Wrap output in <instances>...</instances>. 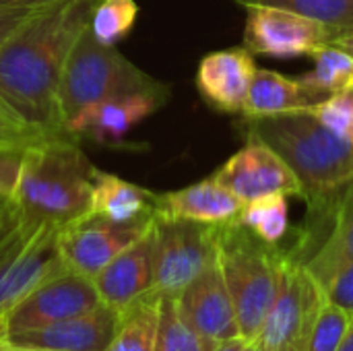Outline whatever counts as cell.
<instances>
[{"instance_id":"8","label":"cell","mask_w":353,"mask_h":351,"mask_svg":"<svg viewBox=\"0 0 353 351\" xmlns=\"http://www.w3.org/2000/svg\"><path fill=\"white\" fill-rule=\"evenodd\" d=\"M99 304L101 300L93 279L64 267L37 283L0 317V337L48 327L89 312Z\"/></svg>"},{"instance_id":"25","label":"cell","mask_w":353,"mask_h":351,"mask_svg":"<svg viewBox=\"0 0 353 351\" xmlns=\"http://www.w3.org/2000/svg\"><path fill=\"white\" fill-rule=\"evenodd\" d=\"M240 6H277L314 19L343 35L353 33V0H236ZM337 37V39H339Z\"/></svg>"},{"instance_id":"26","label":"cell","mask_w":353,"mask_h":351,"mask_svg":"<svg viewBox=\"0 0 353 351\" xmlns=\"http://www.w3.org/2000/svg\"><path fill=\"white\" fill-rule=\"evenodd\" d=\"M215 348H217L215 343L203 339L194 329L186 325V321L178 310L176 296L161 298L159 329H157L153 351H213Z\"/></svg>"},{"instance_id":"7","label":"cell","mask_w":353,"mask_h":351,"mask_svg":"<svg viewBox=\"0 0 353 351\" xmlns=\"http://www.w3.org/2000/svg\"><path fill=\"white\" fill-rule=\"evenodd\" d=\"M327 296L306 265L290 252L275 302L252 339L263 351H308L314 323Z\"/></svg>"},{"instance_id":"30","label":"cell","mask_w":353,"mask_h":351,"mask_svg":"<svg viewBox=\"0 0 353 351\" xmlns=\"http://www.w3.org/2000/svg\"><path fill=\"white\" fill-rule=\"evenodd\" d=\"M316 120H321L329 130L353 143V99L345 93H333L327 99L308 108Z\"/></svg>"},{"instance_id":"15","label":"cell","mask_w":353,"mask_h":351,"mask_svg":"<svg viewBox=\"0 0 353 351\" xmlns=\"http://www.w3.org/2000/svg\"><path fill=\"white\" fill-rule=\"evenodd\" d=\"M170 95L159 93H134L103 99L83 108L68 124L70 132L79 139H91L103 145L120 143L130 128L155 114Z\"/></svg>"},{"instance_id":"17","label":"cell","mask_w":353,"mask_h":351,"mask_svg":"<svg viewBox=\"0 0 353 351\" xmlns=\"http://www.w3.org/2000/svg\"><path fill=\"white\" fill-rule=\"evenodd\" d=\"M153 225L93 277L101 304L120 312L153 290Z\"/></svg>"},{"instance_id":"10","label":"cell","mask_w":353,"mask_h":351,"mask_svg":"<svg viewBox=\"0 0 353 351\" xmlns=\"http://www.w3.org/2000/svg\"><path fill=\"white\" fill-rule=\"evenodd\" d=\"M153 221L155 217L141 223H114L103 217L87 215L58 232L56 248L70 271L93 279L110 261L137 242Z\"/></svg>"},{"instance_id":"38","label":"cell","mask_w":353,"mask_h":351,"mask_svg":"<svg viewBox=\"0 0 353 351\" xmlns=\"http://www.w3.org/2000/svg\"><path fill=\"white\" fill-rule=\"evenodd\" d=\"M0 351H46V350H23V348H12V345L4 343V341L0 339Z\"/></svg>"},{"instance_id":"13","label":"cell","mask_w":353,"mask_h":351,"mask_svg":"<svg viewBox=\"0 0 353 351\" xmlns=\"http://www.w3.org/2000/svg\"><path fill=\"white\" fill-rule=\"evenodd\" d=\"M118 319H120L118 310L99 304L89 312L0 339L12 348H23V350L105 351L116 333Z\"/></svg>"},{"instance_id":"28","label":"cell","mask_w":353,"mask_h":351,"mask_svg":"<svg viewBox=\"0 0 353 351\" xmlns=\"http://www.w3.org/2000/svg\"><path fill=\"white\" fill-rule=\"evenodd\" d=\"M50 139L48 132L37 128L35 124L27 122L2 95H0V149L10 151H27L37 147Z\"/></svg>"},{"instance_id":"39","label":"cell","mask_w":353,"mask_h":351,"mask_svg":"<svg viewBox=\"0 0 353 351\" xmlns=\"http://www.w3.org/2000/svg\"><path fill=\"white\" fill-rule=\"evenodd\" d=\"M240 351H263V350H261L254 341H246V345H244Z\"/></svg>"},{"instance_id":"31","label":"cell","mask_w":353,"mask_h":351,"mask_svg":"<svg viewBox=\"0 0 353 351\" xmlns=\"http://www.w3.org/2000/svg\"><path fill=\"white\" fill-rule=\"evenodd\" d=\"M41 6H27V4H10L0 2V50L19 33L21 27H25Z\"/></svg>"},{"instance_id":"6","label":"cell","mask_w":353,"mask_h":351,"mask_svg":"<svg viewBox=\"0 0 353 351\" xmlns=\"http://www.w3.org/2000/svg\"><path fill=\"white\" fill-rule=\"evenodd\" d=\"M219 261V225L165 219L153 225V292L178 296Z\"/></svg>"},{"instance_id":"37","label":"cell","mask_w":353,"mask_h":351,"mask_svg":"<svg viewBox=\"0 0 353 351\" xmlns=\"http://www.w3.org/2000/svg\"><path fill=\"white\" fill-rule=\"evenodd\" d=\"M333 43H337L339 48H343V50H347V52H352L353 54V33L352 35H343V37L335 39Z\"/></svg>"},{"instance_id":"12","label":"cell","mask_w":353,"mask_h":351,"mask_svg":"<svg viewBox=\"0 0 353 351\" xmlns=\"http://www.w3.org/2000/svg\"><path fill=\"white\" fill-rule=\"evenodd\" d=\"M176 302L186 325L203 339L219 345L240 337L234 300L219 261L203 271L188 288H184L176 296Z\"/></svg>"},{"instance_id":"29","label":"cell","mask_w":353,"mask_h":351,"mask_svg":"<svg viewBox=\"0 0 353 351\" xmlns=\"http://www.w3.org/2000/svg\"><path fill=\"white\" fill-rule=\"evenodd\" d=\"M352 314L345 312L343 308L331 304L329 300H325L321 314L314 323L312 335H310V343H308V351H337L345 331L350 327Z\"/></svg>"},{"instance_id":"20","label":"cell","mask_w":353,"mask_h":351,"mask_svg":"<svg viewBox=\"0 0 353 351\" xmlns=\"http://www.w3.org/2000/svg\"><path fill=\"white\" fill-rule=\"evenodd\" d=\"M323 99L327 97L312 91L300 77L292 79L269 68H256L244 101L242 116L263 118L288 112H304Z\"/></svg>"},{"instance_id":"14","label":"cell","mask_w":353,"mask_h":351,"mask_svg":"<svg viewBox=\"0 0 353 351\" xmlns=\"http://www.w3.org/2000/svg\"><path fill=\"white\" fill-rule=\"evenodd\" d=\"M56 238L58 232L39 230L0 257V317L37 283L66 267L58 254Z\"/></svg>"},{"instance_id":"19","label":"cell","mask_w":353,"mask_h":351,"mask_svg":"<svg viewBox=\"0 0 353 351\" xmlns=\"http://www.w3.org/2000/svg\"><path fill=\"white\" fill-rule=\"evenodd\" d=\"M155 203L157 192L95 168L89 215L114 223H141L155 217Z\"/></svg>"},{"instance_id":"35","label":"cell","mask_w":353,"mask_h":351,"mask_svg":"<svg viewBox=\"0 0 353 351\" xmlns=\"http://www.w3.org/2000/svg\"><path fill=\"white\" fill-rule=\"evenodd\" d=\"M337 351H353V317L352 321H350L347 331H345V337H343V341H341V345H339Z\"/></svg>"},{"instance_id":"23","label":"cell","mask_w":353,"mask_h":351,"mask_svg":"<svg viewBox=\"0 0 353 351\" xmlns=\"http://www.w3.org/2000/svg\"><path fill=\"white\" fill-rule=\"evenodd\" d=\"M314 68L300 77L323 97L345 91L353 83V54L337 43H325L310 54Z\"/></svg>"},{"instance_id":"4","label":"cell","mask_w":353,"mask_h":351,"mask_svg":"<svg viewBox=\"0 0 353 351\" xmlns=\"http://www.w3.org/2000/svg\"><path fill=\"white\" fill-rule=\"evenodd\" d=\"M290 248L273 246L240 221L219 225V267L234 300L240 335L252 341L279 290Z\"/></svg>"},{"instance_id":"24","label":"cell","mask_w":353,"mask_h":351,"mask_svg":"<svg viewBox=\"0 0 353 351\" xmlns=\"http://www.w3.org/2000/svg\"><path fill=\"white\" fill-rule=\"evenodd\" d=\"M238 221L263 242L281 246L290 232V197L269 194L244 203Z\"/></svg>"},{"instance_id":"11","label":"cell","mask_w":353,"mask_h":351,"mask_svg":"<svg viewBox=\"0 0 353 351\" xmlns=\"http://www.w3.org/2000/svg\"><path fill=\"white\" fill-rule=\"evenodd\" d=\"M242 203L269 194L302 199V186L292 168L265 143L246 137V145L211 174Z\"/></svg>"},{"instance_id":"16","label":"cell","mask_w":353,"mask_h":351,"mask_svg":"<svg viewBox=\"0 0 353 351\" xmlns=\"http://www.w3.org/2000/svg\"><path fill=\"white\" fill-rule=\"evenodd\" d=\"M256 68L259 66L246 48L213 52L199 62L196 89L213 110L242 114Z\"/></svg>"},{"instance_id":"21","label":"cell","mask_w":353,"mask_h":351,"mask_svg":"<svg viewBox=\"0 0 353 351\" xmlns=\"http://www.w3.org/2000/svg\"><path fill=\"white\" fill-rule=\"evenodd\" d=\"M353 261V184L345 192L331 230L319 248L304 261L310 275L325 288L327 281L347 263Z\"/></svg>"},{"instance_id":"3","label":"cell","mask_w":353,"mask_h":351,"mask_svg":"<svg viewBox=\"0 0 353 351\" xmlns=\"http://www.w3.org/2000/svg\"><path fill=\"white\" fill-rule=\"evenodd\" d=\"M93 172L81 139H50L25 151L10 201L25 223L60 232L91 213Z\"/></svg>"},{"instance_id":"34","label":"cell","mask_w":353,"mask_h":351,"mask_svg":"<svg viewBox=\"0 0 353 351\" xmlns=\"http://www.w3.org/2000/svg\"><path fill=\"white\" fill-rule=\"evenodd\" d=\"M246 341H248V339H244V337L240 335V337H234V339H230V341L217 345L213 351H240L246 345Z\"/></svg>"},{"instance_id":"27","label":"cell","mask_w":353,"mask_h":351,"mask_svg":"<svg viewBox=\"0 0 353 351\" xmlns=\"http://www.w3.org/2000/svg\"><path fill=\"white\" fill-rule=\"evenodd\" d=\"M139 4L134 0H99L93 8L89 31L99 43L116 46L134 27Z\"/></svg>"},{"instance_id":"1","label":"cell","mask_w":353,"mask_h":351,"mask_svg":"<svg viewBox=\"0 0 353 351\" xmlns=\"http://www.w3.org/2000/svg\"><path fill=\"white\" fill-rule=\"evenodd\" d=\"M97 2L46 4L0 50V95L50 137H74L62 116L58 91L66 58L89 27Z\"/></svg>"},{"instance_id":"9","label":"cell","mask_w":353,"mask_h":351,"mask_svg":"<svg viewBox=\"0 0 353 351\" xmlns=\"http://www.w3.org/2000/svg\"><path fill=\"white\" fill-rule=\"evenodd\" d=\"M339 33L304 14L277 6H248L244 48L252 56L300 58L333 43Z\"/></svg>"},{"instance_id":"18","label":"cell","mask_w":353,"mask_h":351,"mask_svg":"<svg viewBox=\"0 0 353 351\" xmlns=\"http://www.w3.org/2000/svg\"><path fill=\"white\" fill-rule=\"evenodd\" d=\"M244 203L213 176L172 192H157L155 215L207 225L238 221Z\"/></svg>"},{"instance_id":"33","label":"cell","mask_w":353,"mask_h":351,"mask_svg":"<svg viewBox=\"0 0 353 351\" xmlns=\"http://www.w3.org/2000/svg\"><path fill=\"white\" fill-rule=\"evenodd\" d=\"M25 151L0 149V197H10L17 188Z\"/></svg>"},{"instance_id":"32","label":"cell","mask_w":353,"mask_h":351,"mask_svg":"<svg viewBox=\"0 0 353 351\" xmlns=\"http://www.w3.org/2000/svg\"><path fill=\"white\" fill-rule=\"evenodd\" d=\"M331 304L343 308L353 317V261L343 265L323 288Z\"/></svg>"},{"instance_id":"5","label":"cell","mask_w":353,"mask_h":351,"mask_svg":"<svg viewBox=\"0 0 353 351\" xmlns=\"http://www.w3.org/2000/svg\"><path fill=\"white\" fill-rule=\"evenodd\" d=\"M134 93L170 95L172 89L130 62L116 46L99 43L87 27L72 46L60 81L58 99L66 124L91 103Z\"/></svg>"},{"instance_id":"36","label":"cell","mask_w":353,"mask_h":351,"mask_svg":"<svg viewBox=\"0 0 353 351\" xmlns=\"http://www.w3.org/2000/svg\"><path fill=\"white\" fill-rule=\"evenodd\" d=\"M0 2H10V4H27V6H46V4L64 2V0H0Z\"/></svg>"},{"instance_id":"22","label":"cell","mask_w":353,"mask_h":351,"mask_svg":"<svg viewBox=\"0 0 353 351\" xmlns=\"http://www.w3.org/2000/svg\"><path fill=\"white\" fill-rule=\"evenodd\" d=\"M161 298L157 292H147L130 306L120 310L116 333L105 351H153L159 314H161Z\"/></svg>"},{"instance_id":"40","label":"cell","mask_w":353,"mask_h":351,"mask_svg":"<svg viewBox=\"0 0 353 351\" xmlns=\"http://www.w3.org/2000/svg\"><path fill=\"white\" fill-rule=\"evenodd\" d=\"M345 93H347V95H350V97L353 99V83L350 85V87H347V89H345Z\"/></svg>"},{"instance_id":"2","label":"cell","mask_w":353,"mask_h":351,"mask_svg":"<svg viewBox=\"0 0 353 351\" xmlns=\"http://www.w3.org/2000/svg\"><path fill=\"white\" fill-rule=\"evenodd\" d=\"M246 137L271 147L296 174L308 207V228L290 252L302 263L319 248L353 184V143L310 112L246 118Z\"/></svg>"}]
</instances>
